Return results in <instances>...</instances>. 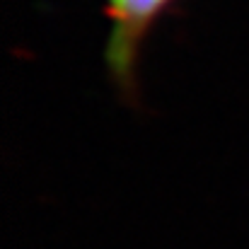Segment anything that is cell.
I'll return each mask as SVG.
<instances>
[{
  "label": "cell",
  "instance_id": "obj_1",
  "mask_svg": "<svg viewBox=\"0 0 249 249\" xmlns=\"http://www.w3.org/2000/svg\"><path fill=\"white\" fill-rule=\"evenodd\" d=\"M174 0H104L109 15L107 68L119 89H133L145 34Z\"/></svg>",
  "mask_w": 249,
  "mask_h": 249
}]
</instances>
